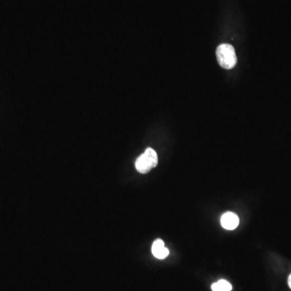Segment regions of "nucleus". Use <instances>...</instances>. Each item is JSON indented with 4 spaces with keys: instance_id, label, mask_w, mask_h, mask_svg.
<instances>
[{
    "instance_id": "5",
    "label": "nucleus",
    "mask_w": 291,
    "mask_h": 291,
    "mask_svg": "<svg viewBox=\"0 0 291 291\" xmlns=\"http://www.w3.org/2000/svg\"><path fill=\"white\" fill-rule=\"evenodd\" d=\"M211 288L213 291H231L232 285H231V283L222 279L214 283Z\"/></svg>"
},
{
    "instance_id": "6",
    "label": "nucleus",
    "mask_w": 291,
    "mask_h": 291,
    "mask_svg": "<svg viewBox=\"0 0 291 291\" xmlns=\"http://www.w3.org/2000/svg\"><path fill=\"white\" fill-rule=\"evenodd\" d=\"M288 285H289V288L291 289V274L289 276V278H288Z\"/></svg>"
},
{
    "instance_id": "3",
    "label": "nucleus",
    "mask_w": 291,
    "mask_h": 291,
    "mask_svg": "<svg viewBox=\"0 0 291 291\" xmlns=\"http://www.w3.org/2000/svg\"><path fill=\"white\" fill-rule=\"evenodd\" d=\"M221 224L223 228L227 230H230V231L234 230L239 226V217L232 212L225 213L221 218Z\"/></svg>"
},
{
    "instance_id": "1",
    "label": "nucleus",
    "mask_w": 291,
    "mask_h": 291,
    "mask_svg": "<svg viewBox=\"0 0 291 291\" xmlns=\"http://www.w3.org/2000/svg\"><path fill=\"white\" fill-rule=\"evenodd\" d=\"M216 56L218 64L227 70L235 67L237 63V56L235 54V49L229 44H222L218 46Z\"/></svg>"
},
{
    "instance_id": "2",
    "label": "nucleus",
    "mask_w": 291,
    "mask_h": 291,
    "mask_svg": "<svg viewBox=\"0 0 291 291\" xmlns=\"http://www.w3.org/2000/svg\"><path fill=\"white\" fill-rule=\"evenodd\" d=\"M158 165V156L156 151L152 148H148L143 154L137 159L135 168L138 173L141 174L148 173Z\"/></svg>"
},
{
    "instance_id": "4",
    "label": "nucleus",
    "mask_w": 291,
    "mask_h": 291,
    "mask_svg": "<svg viewBox=\"0 0 291 291\" xmlns=\"http://www.w3.org/2000/svg\"><path fill=\"white\" fill-rule=\"evenodd\" d=\"M152 253L157 259L163 260L169 255V250L165 246V242L162 239H156L152 244Z\"/></svg>"
}]
</instances>
